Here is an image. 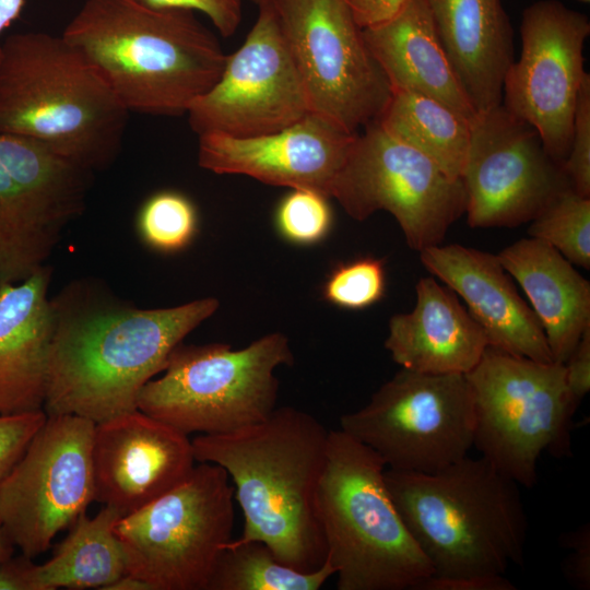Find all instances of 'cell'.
I'll return each mask as SVG.
<instances>
[{
  "instance_id": "603a6c76",
  "label": "cell",
  "mask_w": 590,
  "mask_h": 590,
  "mask_svg": "<svg viewBox=\"0 0 590 590\" xmlns=\"http://www.w3.org/2000/svg\"><path fill=\"white\" fill-rule=\"evenodd\" d=\"M444 49L476 113L502 103L515 60L514 28L502 0H425Z\"/></svg>"
},
{
  "instance_id": "7a4b0ae2",
  "label": "cell",
  "mask_w": 590,
  "mask_h": 590,
  "mask_svg": "<svg viewBox=\"0 0 590 590\" xmlns=\"http://www.w3.org/2000/svg\"><path fill=\"white\" fill-rule=\"evenodd\" d=\"M328 436L314 415L283 406L235 432L191 439L196 461L220 465L235 486L245 522L233 542L261 541L281 563L300 571L324 563L317 494Z\"/></svg>"
},
{
  "instance_id": "7c38bea8",
  "label": "cell",
  "mask_w": 590,
  "mask_h": 590,
  "mask_svg": "<svg viewBox=\"0 0 590 590\" xmlns=\"http://www.w3.org/2000/svg\"><path fill=\"white\" fill-rule=\"evenodd\" d=\"M311 110L351 133L377 120L391 86L349 0H270Z\"/></svg>"
},
{
  "instance_id": "ab89813d",
  "label": "cell",
  "mask_w": 590,
  "mask_h": 590,
  "mask_svg": "<svg viewBox=\"0 0 590 590\" xmlns=\"http://www.w3.org/2000/svg\"><path fill=\"white\" fill-rule=\"evenodd\" d=\"M33 558L24 554L0 564V590H30V570Z\"/></svg>"
},
{
  "instance_id": "8fae6325",
  "label": "cell",
  "mask_w": 590,
  "mask_h": 590,
  "mask_svg": "<svg viewBox=\"0 0 590 590\" xmlns=\"http://www.w3.org/2000/svg\"><path fill=\"white\" fill-rule=\"evenodd\" d=\"M330 198L356 221L389 212L408 246L418 252L440 245L465 211L461 179L449 177L423 153L391 137L377 120L356 133Z\"/></svg>"
},
{
  "instance_id": "30bf717a",
  "label": "cell",
  "mask_w": 590,
  "mask_h": 590,
  "mask_svg": "<svg viewBox=\"0 0 590 590\" xmlns=\"http://www.w3.org/2000/svg\"><path fill=\"white\" fill-rule=\"evenodd\" d=\"M474 400L462 374L401 368L368 403L340 418V429L377 452L387 468L432 473L468 456Z\"/></svg>"
},
{
  "instance_id": "ffe728a7",
  "label": "cell",
  "mask_w": 590,
  "mask_h": 590,
  "mask_svg": "<svg viewBox=\"0 0 590 590\" xmlns=\"http://www.w3.org/2000/svg\"><path fill=\"white\" fill-rule=\"evenodd\" d=\"M420 260L463 298L489 346L536 362H554L538 317L497 255L451 244L425 248Z\"/></svg>"
},
{
  "instance_id": "7402d4cb",
  "label": "cell",
  "mask_w": 590,
  "mask_h": 590,
  "mask_svg": "<svg viewBox=\"0 0 590 590\" xmlns=\"http://www.w3.org/2000/svg\"><path fill=\"white\" fill-rule=\"evenodd\" d=\"M50 276L46 266L0 286V414L44 410L54 327Z\"/></svg>"
},
{
  "instance_id": "d590c367",
  "label": "cell",
  "mask_w": 590,
  "mask_h": 590,
  "mask_svg": "<svg viewBox=\"0 0 590 590\" xmlns=\"http://www.w3.org/2000/svg\"><path fill=\"white\" fill-rule=\"evenodd\" d=\"M560 544L573 550L563 563L568 581L578 589L590 588V526L583 524L576 531L560 536Z\"/></svg>"
},
{
  "instance_id": "cb8c5ba5",
  "label": "cell",
  "mask_w": 590,
  "mask_h": 590,
  "mask_svg": "<svg viewBox=\"0 0 590 590\" xmlns=\"http://www.w3.org/2000/svg\"><path fill=\"white\" fill-rule=\"evenodd\" d=\"M363 35L392 92L433 98L469 120L476 114L444 49L425 0H404L391 17L364 27Z\"/></svg>"
},
{
  "instance_id": "8d00e7d4",
  "label": "cell",
  "mask_w": 590,
  "mask_h": 590,
  "mask_svg": "<svg viewBox=\"0 0 590 590\" xmlns=\"http://www.w3.org/2000/svg\"><path fill=\"white\" fill-rule=\"evenodd\" d=\"M564 365L567 391L577 409L590 390V326L586 328Z\"/></svg>"
},
{
  "instance_id": "277c9868",
  "label": "cell",
  "mask_w": 590,
  "mask_h": 590,
  "mask_svg": "<svg viewBox=\"0 0 590 590\" xmlns=\"http://www.w3.org/2000/svg\"><path fill=\"white\" fill-rule=\"evenodd\" d=\"M128 117L62 36L24 32L1 42L0 133L36 140L94 173L117 160Z\"/></svg>"
},
{
  "instance_id": "4316f807",
  "label": "cell",
  "mask_w": 590,
  "mask_h": 590,
  "mask_svg": "<svg viewBox=\"0 0 590 590\" xmlns=\"http://www.w3.org/2000/svg\"><path fill=\"white\" fill-rule=\"evenodd\" d=\"M377 121L449 177H461L470 141V120L462 115L433 98L393 91Z\"/></svg>"
},
{
  "instance_id": "f546056e",
  "label": "cell",
  "mask_w": 590,
  "mask_h": 590,
  "mask_svg": "<svg viewBox=\"0 0 590 590\" xmlns=\"http://www.w3.org/2000/svg\"><path fill=\"white\" fill-rule=\"evenodd\" d=\"M142 241L160 252L186 248L198 232V212L193 202L176 190H161L150 196L137 216Z\"/></svg>"
},
{
  "instance_id": "44dd1931",
  "label": "cell",
  "mask_w": 590,
  "mask_h": 590,
  "mask_svg": "<svg viewBox=\"0 0 590 590\" xmlns=\"http://www.w3.org/2000/svg\"><path fill=\"white\" fill-rule=\"evenodd\" d=\"M415 291L413 310L391 317L386 350L401 368L467 375L488 346L485 332L455 293L433 276L420 279Z\"/></svg>"
},
{
  "instance_id": "2e32d148",
  "label": "cell",
  "mask_w": 590,
  "mask_h": 590,
  "mask_svg": "<svg viewBox=\"0 0 590 590\" xmlns=\"http://www.w3.org/2000/svg\"><path fill=\"white\" fill-rule=\"evenodd\" d=\"M589 17L558 0H539L521 16V52L507 70L502 104L532 125L558 163L571 142L575 106L588 74L583 47Z\"/></svg>"
},
{
  "instance_id": "1f68e13d",
  "label": "cell",
  "mask_w": 590,
  "mask_h": 590,
  "mask_svg": "<svg viewBox=\"0 0 590 590\" xmlns=\"http://www.w3.org/2000/svg\"><path fill=\"white\" fill-rule=\"evenodd\" d=\"M385 290L384 260L364 257L335 267L323 284L322 296L341 308L363 309L380 300Z\"/></svg>"
},
{
  "instance_id": "4dcf8cb0",
  "label": "cell",
  "mask_w": 590,
  "mask_h": 590,
  "mask_svg": "<svg viewBox=\"0 0 590 590\" xmlns=\"http://www.w3.org/2000/svg\"><path fill=\"white\" fill-rule=\"evenodd\" d=\"M329 198L317 191L291 189L279 202L274 224L286 241L309 246L324 239L329 234L333 213Z\"/></svg>"
},
{
  "instance_id": "5b68a950",
  "label": "cell",
  "mask_w": 590,
  "mask_h": 590,
  "mask_svg": "<svg viewBox=\"0 0 590 590\" xmlns=\"http://www.w3.org/2000/svg\"><path fill=\"white\" fill-rule=\"evenodd\" d=\"M385 482L433 575H504L521 565L528 518L519 485L469 456L432 473L385 470Z\"/></svg>"
},
{
  "instance_id": "52a82bcc",
  "label": "cell",
  "mask_w": 590,
  "mask_h": 590,
  "mask_svg": "<svg viewBox=\"0 0 590 590\" xmlns=\"http://www.w3.org/2000/svg\"><path fill=\"white\" fill-rule=\"evenodd\" d=\"M288 339L267 334L233 350L178 344L162 375L148 381L138 409L186 435L226 434L266 420L276 408L278 367L292 365Z\"/></svg>"
},
{
  "instance_id": "9a60e30c",
  "label": "cell",
  "mask_w": 590,
  "mask_h": 590,
  "mask_svg": "<svg viewBox=\"0 0 590 590\" xmlns=\"http://www.w3.org/2000/svg\"><path fill=\"white\" fill-rule=\"evenodd\" d=\"M472 228L515 227L535 219L571 188L563 164L545 150L538 130L502 103L470 120L460 177Z\"/></svg>"
},
{
  "instance_id": "ee69618b",
  "label": "cell",
  "mask_w": 590,
  "mask_h": 590,
  "mask_svg": "<svg viewBox=\"0 0 590 590\" xmlns=\"http://www.w3.org/2000/svg\"><path fill=\"white\" fill-rule=\"evenodd\" d=\"M252 3H255L258 8L268 3L270 0H250Z\"/></svg>"
},
{
  "instance_id": "ba28073f",
  "label": "cell",
  "mask_w": 590,
  "mask_h": 590,
  "mask_svg": "<svg viewBox=\"0 0 590 590\" xmlns=\"http://www.w3.org/2000/svg\"><path fill=\"white\" fill-rule=\"evenodd\" d=\"M474 400L473 447L495 469L531 488L538 461L547 451H570L576 412L563 363H542L487 346L467 375Z\"/></svg>"
},
{
  "instance_id": "7bdbcfd3",
  "label": "cell",
  "mask_w": 590,
  "mask_h": 590,
  "mask_svg": "<svg viewBox=\"0 0 590 590\" xmlns=\"http://www.w3.org/2000/svg\"><path fill=\"white\" fill-rule=\"evenodd\" d=\"M15 545L8 534L0 518V564L13 556Z\"/></svg>"
},
{
  "instance_id": "d6a6232c",
  "label": "cell",
  "mask_w": 590,
  "mask_h": 590,
  "mask_svg": "<svg viewBox=\"0 0 590 590\" xmlns=\"http://www.w3.org/2000/svg\"><path fill=\"white\" fill-rule=\"evenodd\" d=\"M571 189L590 198V75L580 86L573 120L570 149L563 163Z\"/></svg>"
},
{
  "instance_id": "836d02e7",
  "label": "cell",
  "mask_w": 590,
  "mask_h": 590,
  "mask_svg": "<svg viewBox=\"0 0 590 590\" xmlns=\"http://www.w3.org/2000/svg\"><path fill=\"white\" fill-rule=\"evenodd\" d=\"M46 418L44 410L0 414V486Z\"/></svg>"
},
{
  "instance_id": "f1b7e54d",
  "label": "cell",
  "mask_w": 590,
  "mask_h": 590,
  "mask_svg": "<svg viewBox=\"0 0 590 590\" xmlns=\"http://www.w3.org/2000/svg\"><path fill=\"white\" fill-rule=\"evenodd\" d=\"M528 233L570 263L590 269V198L565 190L531 221Z\"/></svg>"
},
{
  "instance_id": "6da1fadb",
  "label": "cell",
  "mask_w": 590,
  "mask_h": 590,
  "mask_svg": "<svg viewBox=\"0 0 590 590\" xmlns=\"http://www.w3.org/2000/svg\"><path fill=\"white\" fill-rule=\"evenodd\" d=\"M69 285L50 298L52 339L44 411L99 423L138 409L143 386L173 350L219 308L214 297L138 308Z\"/></svg>"
},
{
  "instance_id": "f6af8a7d",
  "label": "cell",
  "mask_w": 590,
  "mask_h": 590,
  "mask_svg": "<svg viewBox=\"0 0 590 590\" xmlns=\"http://www.w3.org/2000/svg\"><path fill=\"white\" fill-rule=\"evenodd\" d=\"M578 1H580L582 3H586V4H588L590 2V0H578Z\"/></svg>"
},
{
  "instance_id": "ac0fdd59",
  "label": "cell",
  "mask_w": 590,
  "mask_h": 590,
  "mask_svg": "<svg viewBox=\"0 0 590 590\" xmlns=\"http://www.w3.org/2000/svg\"><path fill=\"white\" fill-rule=\"evenodd\" d=\"M355 135L311 111L263 135H198V164L215 174L245 175L271 186L317 191L330 199Z\"/></svg>"
},
{
  "instance_id": "9c48e42d",
  "label": "cell",
  "mask_w": 590,
  "mask_h": 590,
  "mask_svg": "<svg viewBox=\"0 0 590 590\" xmlns=\"http://www.w3.org/2000/svg\"><path fill=\"white\" fill-rule=\"evenodd\" d=\"M234 487L220 465L197 462L180 484L122 516L115 533L127 573L152 590H206L232 540Z\"/></svg>"
},
{
  "instance_id": "4fadbf2b",
  "label": "cell",
  "mask_w": 590,
  "mask_h": 590,
  "mask_svg": "<svg viewBox=\"0 0 590 590\" xmlns=\"http://www.w3.org/2000/svg\"><path fill=\"white\" fill-rule=\"evenodd\" d=\"M92 175L33 139L0 134V286L47 266L85 209Z\"/></svg>"
},
{
  "instance_id": "d6986e66",
  "label": "cell",
  "mask_w": 590,
  "mask_h": 590,
  "mask_svg": "<svg viewBox=\"0 0 590 590\" xmlns=\"http://www.w3.org/2000/svg\"><path fill=\"white\" fill-rule=\"evenodd\" d=\"M95 500L126 516L185 481L196 465L188 435L139 409L95 423Z\"/></svg>"
},
{
  "instance_id": "83f0119b",
  "label": "cell",
  "mask_w": 590,
  "mask_h": 590,
  "mask_svg": "<svg viewBox=\"0 0 590 590\" xmlns=\"http://www.w3.org/2000/svg\"><path fill=\"white\" fill-rule=\"evenodd\" d=\"M334 570L324 563L316 570L300 571L281 563L261 541L224 545L206 590H318Z\"/></svg>"
},
{
  "instance_id": "3957f363",
  "label": "cell",
  "mask_w": 590,
  "mask_h": 590,
  "mask_svg": "<svg viewBox=\"0 0 590 590\" xmlns=\"http://www.w3.org/2000/svg\"><path fill=\"white\" fill-rule=\"evenodd\" d=\"M130 111L180 116L220 79L226 55L182 9L86 0L61 35Z\"/></svg>"
},
{
  "instance_id": "5bb4252c",
  "label": "cell",
  "mask_w": 590,
  "mask_h": 590,
  "mask_svg": "<svg viewBox=\"0 0 590 590\" xmlns=\"http://www.w3.org/2000/svg\"><path fill=\"white\" fill-rule=\"evenodd\" d=\"M95 423L47 415L0 486V518L15 547L34 558L95 500Z\"/></svg>"
},
{
  "instance_id": "60d3db41",
  "label": "cell",
  "mask_w": 590,
  "mask_h": 590,
  "mask_svg": "<svg viewBox=\"0 0 590 590\" xmlns=\"http://www.w3.org/2000/svg\"><path fill=\"white\" fill-rule=\"evenodd\" d=\"M24 4L25 0H0V52L2 34L20 17Z\"/></svg>"
},
{
  "instance_id": "74e56055",
  "label": "cell",
  "mask_w": 590,
  "mask_h": 590,
  "mask_svg": "<svg viewBox=\"0 0 590 590\" xmlns=\"http://www.w3.org/2000/svg\"><path fill=\"white\" fill-rule=\"evenodd\" d=\"M418 590H516L504 575L430 576Z\"/></svg>"
},
{
  "instance_id": "e575fe53",
  "label": "cell",
  "mask_w": 590,
  "mask_h": 590,
  "mask_svg": "<svg viewBox=\"0 0 590 590\" xmlns=\"http://www.w3.org/2000/svg\"><path fill=\"white\" fill-rule=\"evenodd\" d=\"M152 9H182L203 13L223 37L236 33L243 16V0H133Z\"/></svg>"
},
{
  "instance_id": "d4e9b609",
  "label": "cell",
  "mask_w": 590,
  "mask_h": 590,
  "mask_svg": "<svg viewBox=\"0 0 590 590\" xmlns=\"http://www.w3.org/2000/svg\"><path fill=\"white\" fill-rule=\"evenodd\" d=\"M531 303L556 363H565L590 326V283L548 244L522 238L497 255Z\"/></svg>"
},
{
  "instance_id": "e0dca14e",
  "label": "cell",
  "mask_w": 590,
  "mask_h": 590,
  "mask_svg": "<svg viewBox=\"0 0 590 590\" xmlns=\"http://www.w3.org/2000/svg\"><path fill=\"white\" fill-rule=\"evenodd\" d=\"M258 9L243 45L226 55L220 79L186 113L198 135H263L312 111L271 2Z\"/></svg>"
},
{
  "instance_id": "f35d334b",
  "label": "cell",
  "mask_w": 590,
  "mask_h": 590,
  "mask_svg": "<svg viewBox=\"0 0 590 590\" xmlns=\"http://www.w3.org/2000/svg\"><path fill=\"white\" fill-rule=\"evenodd\" d=\"M358 25L364 28L391 17L404 0H349Z\"/></svg>"
},
{
  "instance_id": "8992f818",
  "label": "cell",
  "mask_w": 590,
  "mask_h": 590,
  "mask_svg": "<svg viewBox=\"0 0 590 590\" xmlns=\"http://www.w3.org/2000/svg\"><path fill=\"white\" fill-rule=\"evenodd\" d=\"M386 468L366 445L329 430L317 510L338 590H418L433 575L391 499Z\"/></svg>"
},
{
  "instance_id": "b9f144b4",
  "label": "cell",
  "mask_w": 590,
  "mask_h": 590,
  "mask_svg": "<svg viewBox=\"0 0 590 590\" xmlns=\"http://www.w3.org/2000/svg\"><path fill=\"white\" fill-rule=\"evenodd\" d=\"M104 590H152V587L141 578L125 573L106 586Z\"/></svg>"
},
{
  "instance_id": "484cf974",
  "label": "cell",
  "mask_w": 590,
  "mask_h": 590,
  "mask_svg": "<svg viewBox=\"0 0 590 590\" xmlns=\"http://www.w3.org/2000/svg\"><path fill=\"white\" fill-rule=\"evenodd\" d=\"M121 517L110 506L92 518L86 512L80 515L52 557L43 564L33 562L30 590H104L127 573L123 548L115 533Z\"/></svg>"
}]
</instances>
